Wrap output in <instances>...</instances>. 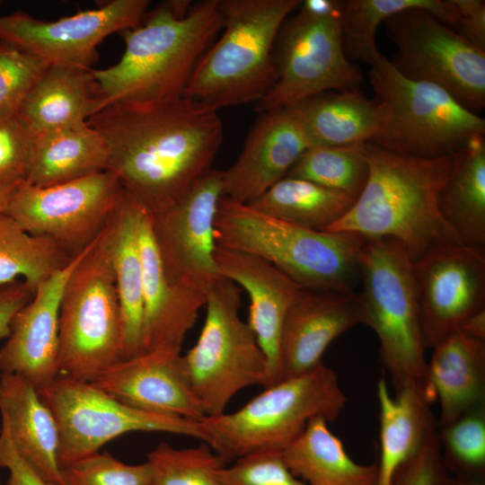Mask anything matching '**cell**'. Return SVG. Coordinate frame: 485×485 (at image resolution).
<instances>
[{"label":"cell","mask_w":485,"mask_h":485,"mask_svg":"<svg viewBox=\"0 0 485 485\" xmlns=\"http://www.w3.org/2000/svg\"><path fill=\"white\" fill-rule=\"evenodd\" d=\"M48 66L40 57L0 41V116L19 111Z\"/></svg>","instance_id":"ab89813d"},{"label":"cell","mask_w":485,"mask_h":485,"mask_svg":"<svg viewBox=\"0 0 485 485\" xmlns=\"http://www.w3.org/2000/svg\"><path fill=\"white\" fill-rule=\"evenodd\" d=\"M432 348L427 388L439 401L443 426L485 405V340L457 330Z\"/></svg>","instance_id":"d4e9b609"},{"label":"cell","mask_w":485,"mask_h":485,"mask_svg":"<svg viewBox=\"0 0 485 485\" xmlns=\"http://www.w3.org/2000/svg\"><path fill=\"white\" fill-rule=\"evenodd\" d=\"M286 109L301 123L312 146L374 143L388 119L386 107L360 89L322 93Z\"/></svg>","instance_id":"484cf974"},{"label":"cell","mask_w":485,"mask_h":485,"mask_svg":"<svg viewBox=\"0 0 485 485\" xmlns=\"http://www.w3.org/2000/svg\"><path fill=\"white\" fill-rule=\"evenodd\" d=\"M218 245L260 257L303 288L349 293L361 276L366 237L304 228L223 197L215 220Z\"/></svg>","instance_id":"277c9868"},{"label":"cell","mask_w":485,"mask_h":485,"mask_svg":"<svg viewBox=\"0 0 485 485\" xmlns=\"http://www.w3.org/2000/svg\"><path fill=\"white\" fill-rule=\"evenodd\" d=\"M143 209L127 194L110 223V248L119 301L123 359L143 353V269L138 223Z\"/></svg>","instance_id":"f1b7e54d"},{"label":"cell","mask_w":485,"mask_h":485,"mask_svg":"<svg viewBox=\"0 0 485 485\" xmlns=\"http://www.w3.org/2000/svg\"><path fill=\"white\" fill-rule=\"evenodd\" d=\"M0 485H2V484L0 483Z\"/></svg>","instance_id":"816d5d0a"},{"label":"cell","mask_w":485,"mask_h":485,"mask_svg":"<svg viewBox=\"0 0 485 485\" xmlns=\"http://www.w3.org/2000/svg\"><path fill=\"white\" fill-rule=\"evenodd\" d=\"M214 259L220 276L243 287L250 297L248 324L263 351L269 385L282 380L281 331L301 287L269 261L216 244Z\"/></svg>","instance_id":"7402d4cb"},{"label":"cell","mask_w":485,"mask_h":485,"mask_svg":"<svg viewBox=\"0 0 485 485\" xmlns=\"http://www.w3.org/2000/svg\"><path fill=\"white\" fill-rule=\"evenodd\" d=\"M369 82L375 99L388 110L380 137L372 144L419 158L457 153L475 135L485 133V120L444 89L401 75L381 53L371 64Z\"/></svg>","instance_id":"9c48e42d"},{"label":"cell","mask_w":485,"mask_h":485,"mask_svg":"<svg viewBox=\"0 0 485 485\" xmlns=\"http://www.w3.org/2000/svg\"><path fill=\"white\" fill-rule=\"evenodd\" d=\"M282 455L306 485H375L377 480V464L355 462L322 417L310 419Z\"/></svg>","instance_id":"f546056e"},{"label":"cell","mask_w":485,"mask_h":485,"mask_svg":"<svg viewBox=\"0 0 485 485\" xmlns=\"http://www.w3.org/2000/svg\"><path fill=\"white\" fill-rule=\"evenodd\" d=\"M147 0H113L56 21L22 11L0 16V41L31 53L49 66L92 70L97 47L109 35L137 26Z\"/></svg>","instance_id":"9a60e30c"},{"label":"cell","mask_w":485,"mask_h":485,"mask_svg":"<svg viewBox=\"0 0 485 485\" xmlns=\"http://www.w3.org/2000/svg\"><path fill=\"white\" fill-rule=\"evenodd\" d=\"M146 462L151 485H224L218 472L229 463L205 442L188 448L161 442L147 453Z\"/></svg>","instance_id":"8d00e7d4"},{"label":"cell","mask_w":485,"mask_h":485,"mask_svg":"<svg viewBox=\"0 0 485 485\" xmlns=\"http://www.w3.org/2000/svg\"><path fill=\"white\" fill-rule=\"evenodd\" d=\"M458 330L469 337L485 340V309L469 316Z\"/></svg>","instance_id":"c3c4849f"},{"label":"cell","mask_w":485,"mask_h":485,"mask_svg":"<svg viewBox=\"0 0 485 485\" xmlns=\"http://www.w3.org/2000/svg\"><path fill=\"white\" fill-rule=\"evenodd\" d=\"M222 29L218 0L170 1L146 12L137 26L120 32L125 50L118 63L93 69L104 108L184 96L198 63Z\"/></svg>","instance_id":"7a4b0ae2"},{"label":"cell","mask_w":485,"mask_h":485,"mask_svg":"<svg viewBox=\"0 0 485 485\" xmlns=\"http://www.w3.org/2000/svg\"><path fill=\"white\" fill-rule=\"evenodd\" d=\"M87 123L106 143L107 171L150 215L177 202L211 170L223 141L218 110L186 96L110 105Z\"/></svg>","instance_id":"6da1fadb"},{"label":"cell","mask_w":485,"mask_h":485,"mask_svg":"<svg viewBox=\"0 0 485 485\" xmlns=\"http://www.w3.org/2000/svg\"><path fill=\"white\" fill-rule=\"evenodd\" d=\"M138 242L143 269V353L181 352L207 295L168 277L154 242L150 215L145 210L138 223Z\"/></svg>","instance_id":"603a6c76"},{"label":"cell","mask_w":485,"mask_h":485,"mask_svg":"<svg viewBox=\"0 0 485 485\" xmlns=\"http://www.w3.org/2000/svg\"><path fill=\"white\" fill-rule=\"evenodd\" d=\"M63 485H151L149 463L128 464L108 451L97 452L61 469Z\"/></svg>","instance_id":"f35d334b"},{"label":"cell","mask_w":485,"mask_h":485,"mask_svg":"<svg viewBox=\"0 0 485 485\" xmlns=\"http://www.w3.org/2000/svg\"><path fill=\"white\" fill-rule=\"evenodd\" d=\"M426 347L485 309V248L443 243L412 262Z\"/></svg>","instance_id":"e0dca14e"},{"label":"cell","mask_w":485,"mask_h":485,"mask_svg":"<svg viewBox=\"0 0 485 485\" xmlns=\"http://www.w3.org/2000/svg\"><path fill=\"white\" fill-rule=\"evenodd\" d=\"M312 144L287 110L260 112L236 162L222 171L223 196L248 204L286 177Z\"/></svg>","instance_id":"ffe728a7"},{"label":"cell","mask_w":485,"mask_h":485,"mask_svg":"<svg viewBox=\"0 0 485 485\" xmlns=\"http://www.w3.org/2000/svg\"><path fill=\"white\" fill-rule=\"evenodd\" d=\"M438 437L445 470L485 478V405L438 426Z\"/></svg>","instance_id":"74e56055"},{"label":"cell","mask_w":485,"mask_h":485,"mask_svg":"<svg viewBox=\"0 0 485 485\" xmlns=\"http://www.w3.org/2000/svg\"><path fill=\"white\" fill-rule=\"evenodd\" d=\"M104 108L92 70L48 66L22 102L19 115L37 136L84 125Z\"/></svg>","instance_id":"83f0119b"},{"label":"cell","mask_w":485,"mask_h":485,"mask_svg":"<svg viewBox=\"0 0 485 485\" xmlns=\"http://www.w3.org/2000/svg\"><path fill=\"white\" fill-rule=\"evenodd\" d=\"M75 256L53 240L28 233L7 214L0 213V287L22 278L35 291Z\"/></svg>","instance_id":"e575fe53"},{"label":"cell","mask_w":485,"mask_h":485,"mask_svg":"<svg viewBox=\"0 0 485 485\" xmlns=\"http://www.w3.org/2000/svg\"><path fill=\"white\" fill-rule=\"evenodd\" d=\"M299 0H218L221 38L198 63L184 96L216 110L259 102L277 80L274 48Z\"/></svg>","instance_id":"5b68a950"},{"label":"cell","mask_w":485,"mask_h":485,"mask_svg":"<svg viewBox=\"0 0 485 485\" xmlns=\"http://www.w3.org/2000/svg\"><path fill=\"white\" fill-rule=\"evenodd\" d=\"M380 420V459L375 485H392L397 471L422 448L438 429L424 385L406 387L392 397L384 378L376 385Z\"/></svg>","instance_id":"4316f807"},{"label":"cell","mask_w":485,"mask_h":485,"mask_svg":"<svg viewBox=\"0 0 485 485\" xmlns=\"http://www.w3.org/2000/svg\"><path fill=\"white\" fill-rule=\"evenodd\" d=\"M436 485H485V478L454 474L450 476L445 472Z\"/></svg>","instance_id":"681fc988"},{"label":"cell","mask_w":485,"mask_h":485,"mask_svg":"<svg viewBox=\"0 0 485 485\" xmlns=\"http://www.w3.org/2000/svg\"><path fill=\"white\" fill-rule=\"evenodd\" d=\"M125 195L109 171L47 187L23 181L4 213L28 233L48 237L75 256L110 224Z\"/></svg>","instance_id":"5bb4252c"},{"label":"cell","mask_w":485,"mask_h":485,"mask_svg":"<svg viewBox=\"0 0 485 485\" xmlns=\"http://www.w3.org/2000/svg\"><path fill=\"white\" fill-rule=\"evenodd\" d=\"M397 47L391 62L404 77L435 84L476 113L485 106V51L430 12L410 8L384 22Z\"/></svg>","instance_id":"4fadbf2b"},{"label":"cell","mask_w":485,"mask_h":485,"mask_svg":"<svg viewBox=\"0 0 485 485\" xmlns=\"http://www.w3.org/2000/svg\"><path fill=\"white\" fill-rule=\"evenodd\" d=\"M122 359V320L109 224L81 252L63 290L58 323L59 375L93 382Z\"/></svg>","instance_id":"ba28073f"},{"label":"cell","mask_w":485,"mask_h":485,"mask_svg":"<svg viewBox=\"0 0 485 485\" xmlns=\"http://www.w3.org/2000/svg\"><path fill=\"white\" fill-rule=\"evenodd\" d=\"M205 322L195 345L182 355L191 388L206 417L225 413L233 397L269 385L266 357L240 317L238 286L220 277L207 294Z\"/></svg>","instance_id":"30bf717a"},{"label":"cell","mask_w":485,"mask_h":485,"mask_svg":"<svg viewBox=\"0 0 485 485\" xmlns=\"http://www.w3.org/2000/svg\"><path fill=\"white\" fill-rule=\"evenodd\" d=\"M343 1L305 0L301 2L300 10L313 16L328 17L342 13Z\"/></svg>","instance_id":"7dc6e473"},{"label":"cell","mask_w":485,"mask_h":485,"mask_svg":"<svg viewBox=\"0 0 485 485\" xmlns=\"http://www.w3.org/2000/svg\"><path fill=\"white\" fill-rule=\"evenodd\" d=\"M33 293L22 280L0 287V340L8 338L15 314L31 300Z\"/></svg>","instance_id":"bcb514c9"},{"label":"cell","mask_w":485,"mask_h":485,"mask_svg":"<svg viewBox=\"0 0 485 485\" xmlns=\"http://www.w3.org/2000/svg\"><path fill=\"white\" fill-rule=\"evenodd\" d=\"M108 148L88 123L37 136L25 182L47 187L107 171Z\"/></svg>","instance_id":"4dcf8cb0"},{"label":"cell","mask_w":485,"mask_h":485,"mask_svg":"<svg viewBox=\"0 0 485 485\" xmlns=\"http://www.w3.org/2000/svg\"><path fill=\"white\" fill-rule=\"evenodd\" d=\"M361 324L359 294L301 288L284 320L280 339L282 379L313 370L329 345Z\"/></svg>","instance_id":"44dd1931"},{"label":"cell","mask_w":485,"mask_h":485,"mask_svg":"<svg viewBox=\"0 0 485 485\" xmlns=\"http://www.w3.org/2000/svg\"><path fill=\"white\" fill-rule=\"evenodd\" d=\"M341 15L317 17L301 10L276 40L277 80L257 102L260 112L286 109L330 91L359 89L363 75L343 46Z\"/></svg>","instance_id":"7c38bea8"},{"label":"cell","mask_w":485,"mask_h":485,"mask_svg":"<svg viewBox=\"0 0 485 485\" xmlns=\"http://www.w3.org/2000/svg\"><path fill=\"white\" fill-rule=\"evenodd\" d=\"M0 414L18 454L41 479L63 485L57 425L38 390L19 375L0 373Z\"/></svg>","instance_id":"cb8c5ba5"},{"label":"cell","mask_w":485,"mask_h":485,"mask_svg":"<svg viewBox=\"0 0 485 485\" xmlns=\"http://www.w3.org/2000/svg\"><path fill=\"white\" fill-rule=\"evenodd\" d=\"M264 388L239 410L200 421L207 444L228 462L257 452H283L310 419L332 421L348 401L337 374L323 363Z\"/></svg>","instance_id":"8992f818"},{"label":"cell","mask_w":485,"mask_h":485,"mask_svg":"<svg viewBox=\"0 0 485 485\" xmlns=\"http://www.w3.org/2000/svg\"><path fill=\"white\" fill-rule=\"evenodd\" d=\"M224 485H306L287 467L282 452L262 451L234 460L218 472Z\"/></svg>","instance_id":"60d3db41"},{"label":"cell","mask_w":485,"mask_h":485,"mask_svg":"<svg viewBox=\"0 0 485 485\" xmlns=\"http://www.w3.org/2000/svg\"><path fill=\"white\" fill-rule=\"evenodd\" d=\"M355 200L313 181L286 176L247 205L272 217L325 231L350 209Z\"/></svg>","instance_id":"d6a6232c"},{"label":"cell","mask_w":485,"mask_h":485,"mask_svg":"<svg viewBox=\"0 0 485 485\" xmlns=\"http://www.w3.org/2000/svg\"><path fill=\"white\" fill-rule=\"evenodd\" d=\"M360 277L361 324L375 332L396 393L412 385L427 387L420 310L412 260L404 245L392 237L366 238Z\"/></svg>","instance_id":"52a82bcc"},{"label":"cell","mask_w":485,"mask_h":485,"mask_svg":"<svg viewBox=\"0 0 485 485\" xmlns=\"http://www.w3.org/2000/svg\"><path fill=\"white\" fill-rule=\"evenodd\" d=\"M369 173L366 143L348 146H312L287 173L343 192L355 199Z\"/></svg>","instance_id":"d590c367"},{"label":"cell","mask_w":485,"mask_h":485,"mask_svg":"<svg viewBox=\"0 0 485 485\" xmlns=\"http://www.w3.org/2000/svg\"><path fill=\"white\" fill-rule=\"evenodd\" d=\"M452 1L457 13L452 29L471 44L485 51V1Z\"/></svg>","instance_id":"ee69618b"},{"label":"cell","mask_w":485,"mask_h":485,"mask_svg":"<svg viewBox=\"0 0 485 485\" xmlns=\"http://www.w3.org/2000/svg\"><path fill=\"white\" fill-rule=\"evenodd\" d=\"M81 252L40 283L31 300L15 314L11 332L0 349V373L19 375L37 390L59 376L60 302L66 282Z\"/></svg>","instance_id":"ac0fdd59"},{"label":"cell","mask_w":485,"mask_h":485,"mask_svg":"<svg viewBox=\"0 0 485 485\" xmlns=\"http://www.w3.org/2000/svg\"><path fill=\"white\" fill-rule=\"evenodd\" d=\"M445 472L437 429L419 452L397 471L392 485H436Z\"/></svg>","instance_id":"7bdbcfd3"},{"label":"cell","mask_w":485,"mask_h":485,"mask_svg":"<svg viewBox=\"0 0 485 485\" xmlns=\"http://www.w3.org/2000/svg\"><path fill=\"white\" fill-rule=\"evenodd\" d=\"M0 467L9 472L5 485H53L41 479L18 454L3 428L0 430Z\"/></svg>","instance_id":"f6af8a7d"},{"label":"cell","mask_w":485,"mask_h":485,"mask_svg":"<svg viewBox=\"0 0 485 485\" xmlns=\"http://www.w3.org/2000/svg\"><path fill=\"white\" fill-rule=\"evenodd\" d=\"M36 138L19 112L0 116V185L25 181Z\"/></svg>","instance_id":"b9f144b4"},{"label":"cell","mask_w":485,"mask_h":485,"mask_svg":"<svg viewBox=\"0 0 485 485\" xmlns=\"http://www.w3.org/2000/svg\"><path fill=\"white\" fill-rule=\"evenodd\" d=\"M92 383L138 410L198 421L206 417L191 388L181 352L149 351L122 359Z\"/></svg>","instance_id":"d6986e66"},{"label":"cell","mask_w":485,"mask_h":485,"mask_svg":"<svg viewBox=\"0 0 485 485\" xmlns=\"http://www.w3.org/2000/svg\"><path fill=\"white\" fill-rule=\"evenodd\" d=\"M38 392L57 425L60 469L130 432L172 433L207 442L201 420L138 410L92 382L59 375Z\"/></svg>","instance_id":"8fae6325"},{"label":"cell","mask_w":485,"mask_h":485,"mask_svg":"<svg viewBox=\"0 0 485 485\" xmlns=\"http://www.w3.org/2000/svg\"><path fill=\"white\" fill-rule=\"evenodd\" d=\"M410 8L425 9L451 28L456 22L457 13L452 0H346L341 31L347 56L371 65L381 54L375 40L378 26L387 18Z\"/></svg>","instance_id":"836d02e7"},{"label":"cell","mask_w":485,"mask_h":485,"mask_svg":"<svg viewBox=\"0 0 485 485\" xmlns=\"http://www.w3.org/2000/svg\"><path fill=\"white\" fill-rule=\"evenodd\" d=\"M366 148L369 163L366 185L350 209L325 231L394 238L404 245L412 262L436 245L463 244L438 206L456 153L419 158L372 143H366Z\"/></svg>","instance_id":"3957f363"},{"label":"cell","mask_w":485,"mask_h":485,"mask_svg":"<svg viewBox=\"0 0 485 485\" xmlns=\"http://www.w3.org/2000/svg\"><path fill=\"white\" fill-rule=\"evenodd\" d=\"M438 206L464 245H485V137L473 136L455 154L454 168L441 188Z\"/></svg>","instance_id":"1f68e13d"},{"label":"cell","mask_w":485,"mask_h":485,"mask_svg":"<svg viewBox=\"0 0 485 485\" xmlns=\"http://www.w3.org/2000/svg\"><path fill=\"white\" fill-rule=\"evenodd\" d=\"M23 181L11 182L0 185V213L4 212L12 196Z\"/></svg>","instance_id":"f907efd6"},{"label":"cell","mask_w":485,"mask_h":485,"mask_svg":"<svg viewBox=\"0 0 485 485\" xmlns=\"http://www.w3.org/2000/svg\"><path fill=\"white\" fill-rule=\"evenodd\" d=\"M222 171L209 170L177 202L150 215L168 277L207 295L221 277L214 259L215 220L223 198Z\"/></svg>","instance_id":"2e32d148"}]
</instances>
